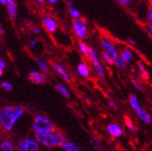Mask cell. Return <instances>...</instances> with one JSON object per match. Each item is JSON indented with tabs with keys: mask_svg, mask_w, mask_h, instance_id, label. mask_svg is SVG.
<instances>
[{
	"mask_svg": "<svg viewBox=\"0 0 152 151\" xmlns=\"http://www.w3.org/2000/svg\"><path fill=\"white\" fill-rule=\"evenodd\" d=\"M24 109L18 106H4L0 110V124L5 131L10 132L18 120L23 116Z\"/></svg>",
	"mask_w": 152,
	"mask_h": 151,
	"instance_id": "1",
	"label": "cell"
},
{
	"mask_svg": "<svg viewBox=\"0 0 152 151\" xmlns=\"http://www.w3.org/2000/svg\"><path fill=\"white\" fill-rule=\"evenodd\" d=\"M35 140L39 142V144L48 147H62L66 142L64 135L59 132H50L45 133H35Z\"/></svg>",
	"mask_w": 152,
	"mask_h": 151,
	"instance_id": "2",
	"label": "cell"
},
{
	"mask_svg": "<svg viewBox=\"0 0 152 151\" xmlns=\"http://www.w3.org/2000/svg\"><path fill=\"white\" fill-rule=\"evenodd\" d=\"M33 130L35 133H45L55 130V125L52 120L43 115H37L33 122Z\"/></svg>",
	"mask_w": 152,
	"mask_h": 151,
	"instance_id": "3",
	"label": "cell"
},
{
	"mask_svg": "<svg viewBox=\"0 0 152 151\" xmlns=\"http://www.w3.org/2000/svg\"><path fill=\"white\" fill-rule=\"evenodd\" d=\"M88 58L90 59L91 63H92L94 71H95L96 74L97 75V77L102 79V80L105 79V77H106L105 69H104V67L102 65V62H101L99 57H98V55L96 54V52L93 48L90 49V53H89Z\"/></svg>",
	"mask_w": 152,
	"mask_h": 151,
	"instance_id": "4",
	"label": "cell"
},
{
	"mask_svg": "<svg viewBox=\"0 0 152 151\" xmlns=\"http://www.w3.org/2000/svg\"><path fill=\"white\" fill-rule=\"evenodd\" d=\"M72 30L73 33L78 39L85 40L87 36V23L86 21L80 18L73 20L72 21Z\"/></svg>",
	"mask_w": 152,
	"mask_h": 151,
	"instance_id": "5",
	"label": "cell"
},
{
	"mask_svg": "<svg viewBox=\"0 0 152 151\" xmlns=\"http://www.w3.org/2000/svg\"><path fill=\"white\" fill-rule=\"evenodd\" d=\"M17 148L19 151H39V142L32 138H23L19 141Z\"/></svg>",
	"mask_w": 152,
	"mask_h": 151,
	"instance_id": "6",
	"label": "cell"
},
{
	"mask_svg": "<svg viewBox=\"0 0 152 151\" xmlns=\"http://www.w3.org/2000/svg\"><path fill=\"white\" fill-rule=\"evenodd\" d=\"M100 44H101V47L103 48V51L108 53V54L111 57V58L113 59V62L120 58L115 44H114L110 40L103 37V38L100 39Z\"/></svg>",
	"mask_w": 152,
	"mask_h": 151,
	"instance_id": "7",
	"label": "cell"
},
{
	"mask_svg": "<svg viewBox=\"0 0 152 151\" xmlns=\"http://www.w3.org/2000/svg\"><path fill=\"white\" fill-rule=\"evenodd\" d=\"M43 26L48 33H55L58 30V23L54 18L50 16H45L42 20Z\"/></svg>",
	"mask_w": 152,
	"mask_h": 151,
	"instance_id": "8",
	"label": "cell"
},
{
	"mask_svg": "<svg viewBox=\"0 0 152 151\" xmlns=\"http://www.w3.org/2000/svg\"><path fill=\"white\" fill-rule=\"evenodd\" d=\"M28 78L33 84L35 85H43L45 82V76L42 71H30L28 74Z\"/></svg>",
	"mask_w": 152,
	"mask_h": 151,
	"instance_id": "9",
	"label": "cell"
},
{
	"mask_svg": "<svg viewBox=\"0 0 152 151\" xmlns=\"http://www.w3.org/2000/svg\"><path fill=\"white\" fill-rule=\"evenodd\" d=\"M52 67H53V69H54V71L62 78V80H64L65 82H69L71 80V76L69 72L67 71V70L65 69V67L62 64L55 62V63H53Z\"/></svg>",
	"mask_w": 152,
	"mask_h": 151,
	"instance_id": "10",
	"label": "cell"
},
{
	"mask_svg": "<svg viewBox=\"0 0 152 151\" xmlns=\"http://www.w3.org/2000/svg\"><path fill=\"white\" fill-rule=\"evenodd\" d=\"M107 132L114 138H119L124 133L121 126L117 123H110L107 126Z\"/></svg>",
	"mask_w": 152,
	"mask_h": 151,
	"instance_id": "11",
	"label": "cell"
},
{
	"mask_svg": "<svg viewBox=\"0 0 152 151\" xmlns=\"http://www.w3.org/2000/svg\"><path fill=\"white\" fill-rule=\"evenodd\" d=\"M7 14L11 20H15L17 18V4L15 0H7Z\"/></svg>",
	"mask_w": 152,
	"mask_h": 151,
	"instance_id": "12",
	"label": "cell"
},
{
	"mask_svg": "<svg viewBox=\"0 0 152 151\" xmlns=\"http://www.w3.org/2000/svg\"><path fill=\"white\" fill-rule=\"evenodd\" d=\"M77 73L82 78H88L90 76V68L85 62H80L76 68Z\"/></svg>",
	"mask_w": 152,
	"mask_h": 151,
	"instance_id": "13",
	"label": "cell"
},
{
	"mask_svg": "<svg viewBox=\"0 0 152 151\" xmlns=\"http://www.w3.org/2000/svg\"><path fill=\"white\" fill-rule=\"evenodd\" d=\"M134 112L136 113V116L138 117V119L141 120V122L145 123L146 124H150L151 123V122H152L151 117L148 113L147 110H145V109H143L142 108H140L139 109H137Z\"/></svg>",
	"mask_w": 152,
	"mask_h": 151,
	"instance_id": "14",
	"label": "cell"
},
{
	"mask_svg": "<svg viewBox=\"0 0 152 151\" xmlns=\"http://www.w3.org/2000/svg\"><path fill=\"white\" fill-rule=\"evenodd\" d=\"M67 6H68V9H69V13L72 16V18L73 20H76V19H80L81 18V12L79 9H77L76 7L73 6V3L71 0L67 2Z\"/></svg>",
	"mask_w": 152,
	"mask_h": 151,
	"instance_id": "15",
	"label": "cell"
},
{
	"mask_svg": "<svg viewBox=\"0 0 152 151\" xmlns=\"http://www.w3.org/2000/svg\"><path fill=\"white\" fill-rule=\"evenodd\" d=\"M120 58L123 59L125 63L131 62L133 60V58H134L133 51L131 49H129V48H124V50H121Z\"/></svg>",
	"mask_w": 152,
	"mask_h": 151,
	"instance_id": "16",
	"label": "cell"
},
{
	"mask_svg": "<svg viewBox=\"0 0 152 151\" xmlns=\"http://www.w3.org/2000/svg\"><path fill=\"white\" fill-rule=\"evenodd\" d=\"M56 89L59 92L60 95H61L62 96H64V97H66V98H70V97H71L70 91L67 89V87L64 85L61 84V82H58V84L56 85Z\"/></svg>",
	"mask_w": 152,
	"mask_h": 151,
	"instance_id": "17",
	"label": "cell"
},
{
	"mask_svg": "<svg viewBox=\"0 0 152 151\" xmlns=\"http://www.w3.org/2000/svg\"><path fill=\"white\" fill-rule=\"evenodd\" d=\"M129 104H130L131 106V108L136 111L137 109H139L141 108V106L139 104V101H138V98H137V96H136L135 95L132 94L130 95V96H129Z\"/></svg>",
	"mask_w": 152,
	"mask_h": 151,
	"instance_id": "18",
	"label": "cell"
},
{
	"mask_svg": "<svg viewBox=\"0 0 152 151\" xmlns=\"http://www.w3.org/2000/svg\"><path fill=\"white\" fill-rule=\"evenodd\" d=\"M61 148L63 151H82V149L72 142H68L66 141L64 144L62 145Z\"/></svg>",
	"mask_w": 152,
	"mask_h": 151,
	"instance_id": "19",
	"label": "cell"
},
{
	"mask_svg": "<svg viewBox=\"0 0 152 151\" xmlns=\"http://www.w3.org/2000/svg\"><path fill=\"white\" fill-rule=\"evenodd\" d=\"M115 1L119 5L126 7V9H129V7H131L134 5H137L140 0H115Z\"/></svg>",
	"mask_w": 152,
	"mask_h": 151,
	"instance_id": "20",
	"label": "cell"
},
{
	"mask_svg": "<svg viewBox=\"0 0 152 151\" xmlns=\"http://www.w3.org/2000/svg\"><path fill=\"white\" fill-rule=\"evenodd\" d=\"M0 150L1 151H15L14 145L9 140H3L0 144Z\"/></svg>",
	"mask_w": 152,
	"mask_h": 151,
	"instance_id": "21",
	"label": "cell"
},
{
	"mask_svg": "<svg viewBox=\"0 0 152 151\" xmlns=\"http://www.w3.org/2000/svg\"><path fill=\"white\" fill-rule=\"evenodd\" d=\"M136 67H137V71H138V73L140 76L143 78V79H148V73L147 71V69L145 65H144L142 62H137V65H136Z\"/></svg>",
	"mask_w": 152,
	"mask_h": 151,
	"instance_id": "22",
	"label": "cell"
},
{
	"mask_svg": "<svg viewBox=\"0 0 152 151\" xmlns=\"http://www.w3.org/2000/svg\"><path fill=\"white\" fill-rule=\"evenodd\" d=\"M36 63H37L38 68H39L40 71L43 73H48L49 71V66H48V64L47 62L45 61V60H43V59H37Z\"/></svg>",
	"mask_w": 152,
	"mask_h": 151,
	"instance_id": "23",
	"label": "cell"
},
{
	"mask_svg": "<svg viewBox=\"0 0 152 151\" xmlns=\"http://www.w3.org/2000/svg\"><path fill=\"white\" fill-rule=\"evenodd\" d=\"M90 49L91 48L87 46V44L85 42H81L79 44V50L82 53V55L86 56V57H88L89 53H90Z\"/></svg>",
	"mask_w": 152,
	"mask_h": 151,
	"instance_id": "24",
	"label": "cell"
},
{
	"mask_svg": "<svg viewBox=\"0 0 152 151\" xmlns=\"http://www.w3.org/2000/svg\"><path fill=\"white\" fill-rule=\"evenodd\" d=\"M101 58H102L103 61H104L105 63H107L108 65H112V64H114L113 59L111 58V57L108 54V53H106L105 51H103V52L101 53Z\"/></svg>",
	"mask_w": 152,
	"mask_h": 151,
	"instance_id": "25",
	"label": "cell"
},
{
	"mask_svg": "<svg viewBox=\"0 0 152 151\" xmlns=\"http://www.w3.org/2000/svg\"><path fill=\"white\" fill-rule=\"evenodd\" d=\"M1 88L6 92H11L13 90V85L11 82H7V81H4L1 82Z\"/></svg>",
	"mask_w": 152,
	"mask_h": 151,
	"instance_id": "26",
	"label": "cell"
},
{
	"mask_svg": "<svg viewBox=\"0 0 152 151\" xmlns=\"http://www.w3.org/2000/svg\"><path fill=\"white\" fill-rule=\"evenodd\" d=\"M102 142L99 138H94L92 141H91V146L94 149H99L101 147Z\"/></svg>",
	"mask_w": 152,
	"mask_h": 151,
	"instance_id": "27",
	"label": "cell"
},
{
	"mask_svg": "<svg viewBox=\"0 0 152 151\" xmlns=\"http://www.w3.org/2000/svg\"><path fill=\"white\" fill-rule=\"evenodd\" d=\"M114 64H115L116 67L119 68V69H121V70H124L125 68H126V64H127V63H125L123 59H121V58H119L118 59H116L115 61H114Z\"/></svg>",
	"mask_w": 152,
	"mask_h": 151,
	"instance_id": "28",
	"label": "cell"
},
{
	"mask_svg": "<svg viewBox=\"0 0 152 151\" xmlns=\"http://www.w3.org/2000/svg\"><path fill=\"white\" fill-rule=\"evenodd\" d=\"M125 125H126V127L128 128V130H129V131L132 132V133H134L135 128H134V124H133V123H132V120H131L130 119L125 118Z\"/></svg>",
	"mask_w": 152,
	"mask_h": 151,
	"instance_id": "29",
	"label": "cell"
},
{
	"mask_svg": "<svg viewBox=\"0 0 152 151\" xmlns=\"http://www.w3.org/2000/svg\"><path fill=\"white\" fill-rule=\"evenodd\" d=\"M131 82H132V84L134 85V86L137 89V90H142L143 89V87H142V85H141V84L140 82L136 80V78H134V77H131Z\"/></svg>",
	"mask_w": 152,
	"mask_h": 151,
	"instance_id": "30",
	"label": "cell"
},
{
	"mask_svg": "<svg viewBox=\"0 0 152 151\" xmlns=\"http://www.w3.org/2000/svg\"><path fill=\"white\" fill-rule=\"evenodd\" d=\"M6 67H7V64L5 62V60L0 59V75H1V76L3 75V71L6 69Z\"/></svg>",
	"mask_w": 152,
	"mask_h": 151,
	"instance_id": "31",
	"label": "cell"
},
{
	"mask_svg": "<svg viewBox=\"0 0 152 151\" xmlns=\"http://www.w3.org/2000/svg\"><path fill=\"white\" fill-rule=\"evenodd\" d=\"M147 18L149 23H152V6L149 7V9L148 10V14H147Z\"/></svg>",
	"mask_w": 152,
	"mask_h": 151,
	"instance_id": "32",
	"label": "cell"
},
{
	"mask_svg": "<svg viewBox=\"0 0 152 151\" xmlns=\"http://www.w3.org/2000/svg\"><path fill=\"white\" fill-rule=\"evenodd\" d=\"M32 33L34 34H39L41 33V30L38 28V27H36V26H34L32 28Z\"/></svg>",
	"mask_w": 152,
	"mask_h": 151,
	"instance_id": "33",
	"label": "cell"
},
{
	"mask_svg": "<svg viewBox=\"0 0 152 151\" xmlns=\"http://www.w3.org/2000/svg\"><path fill=\"white\" fill-rule=\"evenodd\" d=\"M127 43H128V44H130V46H134L135 44V41L134 40V38H132V37H129L127 39Z\"/></svg>",
	"mask_w": 152,
	"mask_h": 151,
	"instance_id": "34",
	"label": "cell"
},
{
	"mask_svg": "<svg viewBox=\"0 0 152 151\" xmlns=\"http://www.w3.org/2000/svg\"><path fill=\"white\" fill-rule=\"evenodd\" d=\"M147 31L149 34V35L152 36V23H149L147 25Z\"/></svg>",
	"mask_w": 152,
	"mask_h": 151,
	"instance_id": "35",
	"label": "cell"
},
{
	"mask_svg": "<svg viewBox=\"0 0 152 151\" xmlns=\"http://www.w3.org/2000/svg\"><path fill=\"white\" fill-rule=\"evenodd\" d=\"M29 44H30V46H31V47H35L36 40L35 39H31V40H30V42H29Z\"/></svg>",
	"mask_w": 152,
	"mask_h": 151,
	"instance_id": "36",
	"label": "cell"
},
{
	"mask_svg": "<svg viewBox=\"0 0 152 151\" xmlns=\"http://www.w3.org/2000/svg\"><path fill=\"white\" fill-rule=\"evenodd\" d=\"M47 1H48L49 4H51V5H55V4L58 3V0H47Z\"/></svg>",
	"mask_w": 152,
	"mask_h": 151,
	"instance_id": "37",
	"label": "cell"
},
{
	"mask_svg": "<svg viewBox=\"0 0 152 151\" xmlns=\"http://www.w3.org/2000/svg\"><path fill=\"white\" fill-rule=\"evenodd\" d=\"M109 105L110 106L111 108H114V107L116 106V105H115V102H114L113 100H110V101H109Z\"/></svg>",
	"mask_w": 152,
	"mask_h": 151,
	"instance_id": "38",
	"label": "cell"
},
{
	"mask_svg": "<svg viewBox=\"0 0 152 151\" xmlns=\"http://www.w3.org/2000/svg\"><path fill=\"white\" fill-rule=\"evenodd\" d=\"M7 0H0V3H1V5H7Z\"/></svg>",
	"mask_w": 152,
	"mask_h": 151,
	"instance_id": "39",
	"label": "cell"
},
{
	"mask_svg": "<svg viewBox=\"0 0 152 151\" xmlns=\"http://www.w3.org/2000/svg\"><path fill=\"white\" fill-rule=\"evenodd\" d=\"M36 1H37L38 3H41V4H42V3H44V2L45 1V0H36Z\"/></svg>",
	"mask_w": 152,
	"mask_h": 151,
	"instance_id": "40",
	"label": "cell"
}]
</instances>
